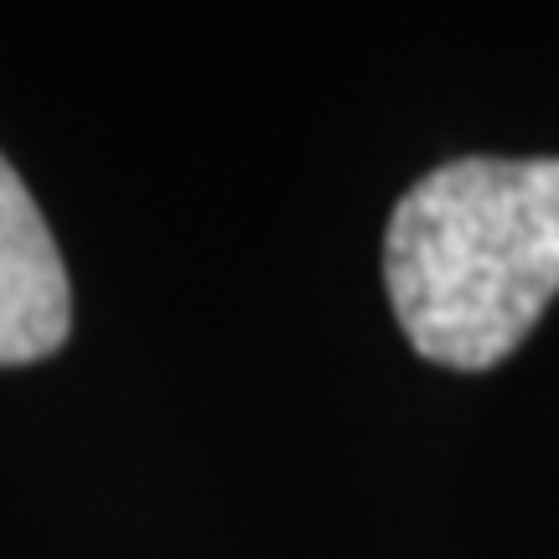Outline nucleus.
Segmentation results:
<instances>
[{
    "label": "nucleus",
    "instance_id": "2",
    "mask_svg": "<svg viewBox=\"0 0 559 559\" xmlns=\"http://www.w3.org/2000/svg\"><path fill=\"white\" fill-rule=\"evenodd\" d=\"M73 326V290L47 218L0 156V368L52 358Z\"/></svg>",
    "mask_w": 559,
    "mask_h": 559
},
{
    "label": "nucleus",
    "instance_id": "1",
    "mask_svg": "<svg viewBox=\"0 0 559 559\" xmlns=\"http://www.w3.org/2000/svg\"><path fill=\"white\" fill-rule=\"evenodd\" d=\"M383 280L419 358L481 373L559 296V160L461 156L419 177L383 234Z\"/></svg>",
    "mask_w": 559,
    "mask_h": 559
}]
</instances>
